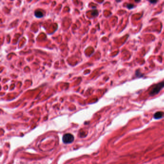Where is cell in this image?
Listing matches in <instances>:
<instances>
[{"label":"cell","mask_w":164,"mask_h":164,"mask_svg":"<svg viewBox=\"0 0 164 164\" xmlns=\"http://www.w3.org/2000/svg\"><path fill=\"white\" fill-rule=\"evenodd\" d=\"M163 117H164V112L162 111H158L153 115V118L156 119H160Z\"/></svg>","instance_id":"cell-3"},{"label":"cell","mask_w":164,"mask_h":164,"mask_svg":"<svg viewBox=\"0 0 164 164\" xmlns=\"http://www.w3.org/2000/svg\"><path fill=\"white\" fill-rule=\"evenodd\" d=\"M126 6H127V8L129 9H131L133 8L134 7V5L132 4H128Z\"/></svg>","instance_id":"cell-6"},{"label":"cell","mask_w":164,"mask_h":164,"mask_svg":"<svg viewBox=\"0 0 164 164\" xmlns=\"http://www.w3.org/2000/svg\"><path fill=\"white\" fill-rule=\"evenodd\" d=\"M164 88V81L159 82L158 83L155 85L153 88L150 91L149 95L151 96H154L158 94L160 91Z\"/></svg>","instance_id":"cell-1"},{"label":"cell","mask_w":164,"mask_h":164,"mask_svg":"<svg viewBox=\"0 0 164 164\" xmlns=\"http://www.w3.org/2000/svg\"><path fill=\"white\" fill-rule=\"evenodd\" d=\"M74 140V137L72 134L70 133L65 134L63 135L62 140L65 144H69L73 143Z\"/></svg>","instance_id":"cell-2"},{"label":"cell","mask_w":164,"mask_h":164,"mask_svg":"<svg viewBox=\"0 0 164 164\" xmlns=\"http://www.w3.org/2000/svg\"><path fill=\"white\" fill-rule=\"evenodd\" d=\"M135 75L136 76V77H140V78H141V77H143V75L142 74V73H140V70H138L136 71V73H135Z\"/></svg>","instance_id":"cell-5"},{"label":"cell","mask_w":164,"mask_h":164,"mask_svg":"<svg viewBox=\"0 0 164 164\" xmlns=\"http://www.w3.org/2000/svg\"><path fill=\"white\" fill-rule=\"evenodd\" d=\"M150 3H156V2H158V1H149Z\"/></svg>","instance_id":"cell-7"},{"label":"cell","mask_w":164,"mask_h":164,"mask_svg":"<svg viewBox=\"0 0 164 164\" xmlns=\"http://www.w3.org/2000/svg\"><path fill=\"white\" fill-rule=\"evenodd\" d=\"M35 16L37 18H41V17L43 16V12L41 11L40 10H36L35 12L34 13Z\"/></svg>","instance_id":"cell-4"}]
</instances>
